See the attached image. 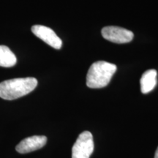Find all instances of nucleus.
<instances>
[{"label": "nucleus", "mask_w": 158, "mask_h": 158, "mask_svg": "<svg viewBox=\"0 0 158 158\" xmlns=\"http://www.w3.org/2000/svg\"><path fill=\"white\" fill-rule=\"evenodd\" d=\"M155 158H158V147H157V150H156V152H155Z\"/></svg>", "instance_id": "9"}, {"label": "nucleus", "mask_w": 158, "mask_h": 158, "mask_svg": "<svg viewBox=\"0 0 158 158\" xmlns=\"http://www.w3.org/2000/svg\"><path fill=\"white\" fill-rule=\"evenodd\" d=\"M94 151L93 136L89 131L79 135L72 148V158H89Z\"/></svg>", "instance_id": "3"}, {"label": "nucleus", "mask_w": 158, "mask_h": 158, "mask_svg": "<svg viewBox=\"0 0 158 158\" xmlns=\"http://www.w3.org/2000/svg\"><path fill=\"white\" fill-rule=\"evenodd\" d=\"M15 55L7 46L0 45V67L11 68L16 64Z\"/></svg>", "instance_id": "8"}, {"label": "nucleus", "mask_w": 158, "mask_h": 158, "mask_svg": "<svg viewBox=\"0 0 158 158\" xmlns=\"http://www.w3.org/2000/svg\"><path fill=\"white\" fill-rule=\"evenodd\" d=\"M37 80L35 78H20L0 83V98L4 100H15L27 95L36 88Z\"/></svg>", "instance_id": "1"}, {"label": "nucleus", "mask_w": 158, "mask_h": 158, "mask_svg": "<svg viewBox=\"0 0 158 158\" xmlns=\"http://www.w3.org/2000/svg\"><path fill=\"white\" fill-rule=\"evenodd\" d=\"M157 71L151 69L146 71L141 78V90L143 94H147L155 89L157 84Z\"/></svg>", "instance_id": "7"}, {"label": "nucleus", "mask_w": 158, "mask_h": 158, "mask_svg": "<svg viewBox=\"0 0 158 158\" xmlns=\"http://www.w3.org/2000/svg\"><path fill=\"white\" fill-rule=\"evenodd\" d=\"M47 138L44 135H34L22 140L18 144L15 149L19 153L26 154L40 149L45 145Z\"/></svg>", "instance_id": "6"}, {"label": "nucleus", "mask_w": 158, "mask_h": 158, "mask_svg": "<svg viewBox=\"0 0 158 158\" xmlns=\"http://www.w3.org/2000/svg\"><path fill=\"white\" fill-rule=\"evenodd\" d=\"M102 35L105 39L118 44L132 41L134 35L131 31L118 27H106L102 29Z\"/></svg>", "instance_id": "4"}, {"label": "nucleus", "mask_w": 158, "mask_h": 158, "mask_svg": "<svg viewBox=\"0 0 158 158\" xmlns=\"http://www.w3.org/2000/svg\"><path fill=\"white\" fill-rule=\"evenodd\" d=\"M116 69L115 64L105 61L94 62L88 70L86 85L92 89L105 87L109 84Z\"/></svg>", "instance_id": "2"}, {"label": "nucleus", "mask_w": 158, "mask_h": 158, "mask_svg": "<svg viewBox=\"0 0 158 158\" xmlns=\"http://www.w3.org/2000/svg\"><path fill=\"white\" fill-rule=\"evenodd\" d=\"M31 31L35 36L44 41L45 43L55 49L62 48V42L53 29L42 25H35L31 27Z\"/></svg>", "instance_id": "5"}]
</instances>
